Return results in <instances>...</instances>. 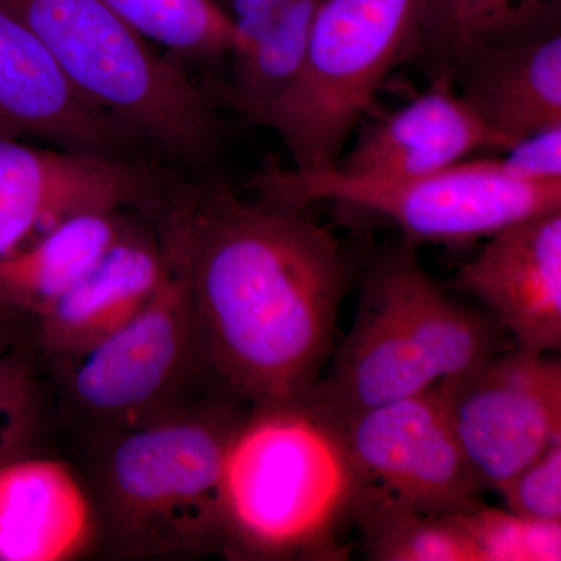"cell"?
I'll return each instance as SVG.
<instances>
[{
	"mask_svg": "<svg viewBox=\"0 0 561 561\" xmlns=\"http://www.w3.org/2000/svg\"><path fill=\"white\" fill-rule=\"evenodd\" d=\"M302 210L201 184L191 283L203 370L250 409L306 401L335 348L351 264Z\"/></svg>",
	"mask_w": 561,
	"mask_h": 561,
	"instance_id": "1",
	"label": "cell"
},
{
	"mask_svg": "<svg viewBox=\"0 0 561 561\" xmlns=\"http://www.w3.org/2000/svg\"><path fill=\"white\" fill-rule=\"evenodd\" d=\"M250 411L221 393L92 437L90 489L98 542L116 559L224 552L221 478Z\"/></svg>",
	"mask_w": 561,
	"mask_h": 561,
	"instance_id": "2",
	"label": "cell"
},
{
	"mask_svg": "<svg viewBox=\"0 0 561 561\" xmlns=\"http://www.w3.org/2000/svg\"><path fill=\"white\" fill-rule=\"evenodd\" d=\"M360 481L337 423L308 402L250 409L221 478L232 560H345Z\"/></svg>",
	"mask_w": 561,
	"mask_h": 561,
	"instance_id": "3",
	"label": "cell"
},
{
	"mask_svg": "<svg viewBox=\"0 0 561 561\" xmlns=\"http://www.w3.org/2000/svg\"><path fill=\"white\" fill-rule=\"evenodd\" d=\"M507 332L421 265L416 245L382 251L360 276L353 327L306 402L345 419L431 390L511 350Z\"/></svg>",
	"mask_w": 561,
	"mask_h": 561,
	"instance_id": "4",
	"label": "cell"
},
{
	"mask_svg": "<svg viewBox=\"0 0 561 561\" xmlns=\"http://www.w3.org/2000/svg\"><path fill=\"white\" fill-rule=\"evenodd\" d=\"M50 51L73 90L146 147L195 172L219 157L221 127L205 84L102 0H2Z\"/></svg>",
	"mask_w": 561,
	"mask_h": 561,
	"instance_id": "5",
	"label": "cell"
},
{
	"mask_svg": "<svg viewBox=\"0 0 561 561\" xmlns=\"http://www.w3.org/2000/svg\"><path fill=\"white\" fill-rule=\"evenodd\" d=\"M202 183L180 184L153 217L162 268L157 289L117 334L62 365L66 400L92 437L135 426L192 401L206 379L192 300V220Z\"/></svg>",
	"mask_w": 561,
	"mask_h": 561,
	"instance_id": "6",
	"label": "cell"
},
{
	"mask_svg": "<svg viewBox=\"0 0 561 561\" xmlns=\"http://www.w3.org/2000/svg\"><path fill=\"white\" fill-rule=\"evenodd\" d=\"M423 0H323L300 72L253 117L297 171L334 168L387 77L413 60Z\"/></svg>",
	"mask_w": 561,
	"mask_h": 561,
	"instance_id": "7",
	"label": "cell"
},
{
	"mask_svg": "<svg viewBox=\"0 0 561 561\" xmlns=\"http://www.w3.org/2000/svg\"><path fill=\"white\" fill-rule=\"evenodd\" d=\"M262 202L305 209L330 201L390 220L408 242L467 247L516 221L561 209V181L531 183L508 175L497 158L456 162L443 171L408 179L272 169L254 181Z\"/></svg>",
	"mask_w": 561,
	"mask_h": 561,
	"instance_id": "8",
	"label": "cell"
},
{
	"mask_svg": "<svg viewBox=\"0 0 561 561\" xmlns=\"http://www.w3.org/2000/svg\"><path fill=\"white\" fill-rule=\"evenodd\" d=\"M461 454L497 491L561 437V362L513 346L437 383Z\"/></svg>",
	"mask_w": 561,
	"mask_h": 561,
	"instance_id": "9",
	"label": "cell"
},
{
	"mask_svg": "<svg viewBox=\"0 0 561 561\" xmlns=\"http://www.w3.org/2000/svg\"><path fill=\"white\" fill-rule=\"evenodd\" d=\"M183 181L142 158L39 149L0 135V257L91 210L154 217Z\"/></svg>",
	"mask_w": 561,
	"mask_h": 561,
	"instance_id": "10",
	"label": "cell"
},
{
	"mask_svg": "<svg viewBox=\"0 0 561 561\" xmlns=\"http://www.w3.org/2000/svg\"><path fill=\"white\" fill-rule=\"evenodd\" d=\"M334 421L359 476L357 497L431 515L482 502L437 386Z\"/></svg>",
	"mask_w": 561,
	"mask_h": 561,
	"instance_id": "11",
	"label": "cell"
},
{
	"mask_svg": "<svg viewBox=\"0 0 561 561\" xmlns=\"http://www.w3.org/2000/svg\"><path fill=\"white\" fill-rule=\"evenodd\" d=\"M446 287L481 302L516 348L559 354L561 209L494 232Z\"/></svg>",
	"mask_w": 561,
	"mask_h": 561,
	"instance_id": "12",
	"label": "cell"
},
{
	"mask_svg": "<svg viewBox=\"0 0 561 561\" xmlns=\"http://www.w3.org/2000/svg\"><path fill=\"white\" fill-rule=\"evenodd\" d=\"M0 135L39 138L57 149L139 158L142 142L73 90L24 21L0 0Z\"/></svg>",
	"mask_w": 561,
	"mask_h": 561,
	"instance_id": "13",
	"label": "cell"
},
{
	"mask_svg": "<svg viewBox=\"0 0 561 561\" xmlns=\"http://www.w3.org/2000/svg\"><path fill=\"white\" fill-rule=\"evenodd\" d=\"M161 268V243L153 220L133 217L98 267L33 320L39 350L62 367L99 348L150 300Z\"/></svg>",
	"mask_w": 561,
	"mask_h": 561,
	"instance_id": "14",
	"label": "cell"
},
{
	"mask_svg": "<svg viewBox=\"0 0 561 561\" xmlns=\"http://www.w3.org/2000/svg\"><path fill=\"white\" fill-rule=\"evenodd\" d=\"M507 149L448 80L391 111L360 133L334 165L351 175L408 179L443 171L479 150Z\"/></svg>",
	"mask_w": 561,
	"mask_h": 561,
	"instance_id": "15",
	"label": "cell"
},
{
	"mask_svg": "<svg viewBox=\"0 0 561 561\" xmlns=\"http://www.w3.org/2000/svg\"><path fill=\"white\" fill-rule=\"evenodd\" d=\"M98 542L87 482L65 461L16 457L0 465V561H66Z\"/></svg>",
	"mask_w": 561,
	"mask_h": 561,
	"instance_id": "16",
	"label": "cell"
},
{
	"mask_svg": "<svg viewBox=\"0 0 561 561\" xmlns=\"http://www.w3.org/2000/svg\"><path fill=\"white\" fill-rule=\"evenodd\" d=\"M451 81L508 149L524 136L561 125V33L474 51Z\"/></svg>",
	"mask_w": 561,
	"mask_h": 561,
	"instance_id": "17",
	"label": "cell"
},
{
	"mask_svg": "<svg viewBox=\"0 0 561 561\" xmlns=\"http://www.w3.org/2000/svg\"><path fill=\"white\" fill-rule=\"evenodd\" d=\"M135 210H91L69 217L39 239L0 257V301L38 319L108 254Z\"/></svg>",
	"mask_w": 561,
	"mask_h": 561,
	"instance_id": "18",
	"label": "cell"
},
{
	"mask_svg": "<svg viewBox=\"0 0 561 561\" xmlns=\"http://www.w3.org/2000/svg\"><path fill=\"white\" fill-rule=\"evenodd\" d=\"M560 18L561 0H423L413 60L432 81H451L474 51L560 32Z\"/></svg>",
	"mask_w": 561,
	"mask_h": 561,
	"instance_id": "19",
	"label": "cell"
},
{
	"mask_svg": "<svg viewBox=\"0 0 561 561\" xmlns=\"http://www.w3.org/2000/svg\"><path fill=\"white\" fill-rule=\"evenodd\" d=\"M323 0H289L262 31L230 57V79L205 84L217 106L253 121L278 101L300 72L313 20Z\"/></svg>",
	"mask_w": 561,
	"mask_h": 561,
	"instance_id": "20",
	"label": "cell"
},
{
	"mask_svg": "<svg viewBox=\"0 0 561 561\" xmlns=\"http://www.w3.org/2000/svg\"><path fill=\"white\" fill-rule=\"evenodd\" d=\"M151 43L183 65L230 60L238 32L216 0H102Z\"/></svg>",
	"mask_w": 561,
	"mask_h": 561,
	"instance_id": "21",
	"label": "cell"
},
{
	"mask_svg": "<svg viewBox=\"0 0 561 561\" xmlns=\"http://www.w3.org/2000/svg\"><path fill=\"white\" fill-rule=\"evenodd\" d=\"M354 526L375 561H478L474 546L449 515H431L389 502L357 497Z\"/></svg>",
	"mask_w": 561,
	"mask_h": 561,
	"instance_id": "22",
	"label": "cell"
},
{
	"mask_svg": "<svg viewBox=\"0 0 561 561\" xmlns=\"http://www.w3.org/2000/svg\"><path fill=\"white\" fill-rule=\"evenodd\" d=\"M478 561H560L561 523L535 522L485 502L453 513Z\"/></svg>",
	"mask_w": 561,
	"mask_h": 561,
	"instance_id": "23",
	"label": "cell"
},
{
	"mask_svg": "<svg viewBox=\"0 0 561 561\" xmlns=\"http://www.w3.org/2000/svg\"><path fill=\"white\" fill-rule=\"evenodd\" d=\"M39 382L20 350L0 356V465L31 454L41 427Z\"/></svg>",
	"mask_w": 561,
	"mask_h": 561,
	"instance_id": "24",
	"label": "cell"
},
{
	"mask_svg": "<svg viewBox=\"0 0 561 561\" xmlns=\"http://www.w3.org/2000/svg\"><path fill=\"white\" fill-rule=\"evenodd\" d=\"M504 508L535 522L561 523V437L496 491Z\"/></svg>",
	"mask_w": 561,
	"mask_h": 561,
	"instance_id": "25",
	"label": "cell"
},
{
	"mask_svg": "<svg viewBox=\"0 0 561 561\" xmlns=\"http://www.w3.org/2000/svg\"><path fill=\"white\" fill-rule=\"evenodd\" d=\"M497 158L508 175L531 183L561 181V125L515 140Z\"/></svg>",
	"mask_w": 561,
	"mask_h": 561,
	"instance_id": "26",
	"label": "cell"
},
{
	"mask_svg": "<svg viewBox=\"0 0 561 561\" xmlns=\"http://www.w3.org/2000/svg\"><path fill=\"white\" fill-rule=\"evenodd\" d=\"M287 2L289 0H225V13L230 16L239 36L236 50L247 46Z\"/></svg>",
	"mask_w": 561,
	"mask_h": 561,
	"instance_id": "27",
	"label": "cell"
},
{
	"mask_svg": "<svg viewBox=\"0 0 561 561\" xmlns=\"http://www.w3.org/2000/svg\"><path fill=\"white\" fill-rule=\"evenodd\" d=\"M27 317L0 301V356L20 346Z\"/></svg>",
	"mask_w": 561,
	"mask_h": 561,
	"instance_id": "28",
	"label": "cell"
},
{
	"mask_svg": "<svg viewBox=\"0 0 561 561\" xmlns=\"http://www.w3.org/2000/svg\"><path fill=\"white\" fill-rule=\"evenodd\" d=\"M217 3H219V5L221 7V9H224V3H225V0H216Z\"/></svg>",
	"mask_w": 561,
	"mask_h": 561,
	"instance_id": "29",
	"label": "cell"
}]
</instances>
